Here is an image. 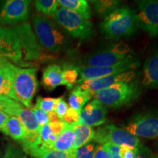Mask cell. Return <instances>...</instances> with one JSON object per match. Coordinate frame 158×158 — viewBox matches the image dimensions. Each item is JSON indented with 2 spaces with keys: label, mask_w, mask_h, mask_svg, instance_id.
Returning <instances> with one entry per match:
<instances>
[{
  "label": "cell",
  "mask_w": 158,
  "mask_h": 158,
  "mask_svg": "<svg viewBox=\"0 0 158 158\" xmlns=\"http://www.w3.org/2000/svg\"><path fill=\"white\" fill-rule=\"evenodd\" d=\"M64 85L68 89H72L75 85H77L78 80L79 70L74 66H67L62 70Z\"/></svg>",
  "instance_id": "cell-26"
},
{
  "label": "cell",
  "mask_w": 158,
  "mask_h": 158,
  "mask_svg": "<svg viewBox=\"0 0 158 158\" xmlns=\"http://www.w3.org/2000/svg\"><path fill=\"white\" fill-rule=\"evenodd\" d=\"M123 129L138 138H158V112L149 111L134 116Z\"/></svg>",
  "instance_id": "cell-10"
},
{
  "label": "cell",
  "mask_w": 158,
  "mask_h": 158,
  "mask_svg": "<svg viewBox=\"0 0 158 158\" xmlns=\"http://www.w3.org/2000/svg\"><path fill=\"white\" fill-rule=\"evenodd\" d=\"M59 3L57 0H37L35 1V7L40 13L44 15H54L58 10Z\"/></svg>",
  "instance_id": "cell-27"
},
{
  "label": "cell",
  "mask_w": 158,
  "mask_h": 158,
  "mask_svg": "<svg viewBox=\"0 0 158 158\" xmlns=\"http://www.w3.org/2000/svg\"><path fill=\"white\" fill-rule=\"evenodd\" d=\"M136 3L138 27L150 36H158V0H140Z\"/></svg>",
  "instance_id": "cell-11"
},
{
  "label": "cell",
  "mask_w": 158,
  "mask_h": 158,
  "mask_svg": "<svg viewBox=\"0 0 158 158\" xmlns=\"http://www.w3.org/2000/svg\"><path fill=\"white\" fill-rule=\"evenodd\" d=\"M42 56V48L29 23L0 27V58L19 67L29 66Z\"/></svg>",
  "instance_id": "cell-1"
},
{
  "label": "cell",
  "mask_w": 158,
  "mask_h": 158,
  "mask_svg": "<svg viewBox=\"0 0 158 158\" xmlns=\"http://www.w3.org/2000/svg\"><path fill=\"white\" fill-rule=\"evenodd\" d=\"M93 158H108L107 150L106 149L104 145H100V144L97 145Z\"/></svg>",
  "instance_id": "cell-36"
},
{
  "label": "cell",
  "mask_w": 158,
  "mask_h": 158,
  "mask_svg": "<svg viewBox=\"0 0 158 158\" xmlns=\"http://www.w3.org/2000/svg\"><path fill=\"white\" fill-rule=\"evenodd\" d=\"M107 150L108 158H122L120 155V147L111 143L103 144Z\"/></svg>",
  "instance_id": "cell-35"
},
{
  "label": "cell",
  "mask_w": 158,
  "mask_h": 158,
  "mask_svg": "<svg viewBox=\"0 0 158 158\" xmlns=\"http://www.w3.org/2000/svg\"><path fill=\"white\" fill-rule=\"evenodd\" d=\"M140 66V62L132 54L113 65L107 67H82L79 68V76L77 84L85 81L103 78L129 70H135Z\"/></svg>",
  "instance_id": "cell-8"
},
{
  "label": "cell",
  "mask_w": 158,
  "mask_h": 158,
  "mask_svg": "<svg viewBox=\"0 0 158 158\" xmlns=\"http://www.w3.org/2000/svg\"><path fill=\"white\" fill-rule=\"evenodd\" d=\"M93 141L100 145L111 143L119 147L132 149H137L142 144L139 138L123 128L117 127L114 124H107L98 127L94 131Z\"/></svg>",
  "instance_id": "cell-7"
},
{
  "label": "cell",
  "mask_w": 158,
  "mask_h": 158,
  "mask_svg": "<svg viewBox=\"0 0 158 158\" xmlns=\"http://www.w3.org/2000/svg\"><path fill=\"white\" fill-rule=\"evenodd\" d=\"M136 149L129 147H120V155L122 158H134Z\"/></svg>",
  "instance_id": "cell-37"
},
{
  "label": "cell",
  "mask_w": 158,
  "mask_h": 158,
  "mask_svg": "<svg viewBox=\"0 0 158 158\" xmlns=\"http://www.w3.org/2000/svg\"><path fill=\"white\" fill-rule=\"evenodd\" d=\"M0 158H2V152H1V149H0Z\"/></svg>",
  "instance_id": "cell-41"
},
{
  "label": "cell",
  "mask_w": 158,
  "mask_h": 158,
  "mask_svg": "<svg viewBox=\"0 0 158 158\" xmlns=\"http://www.w3.org/2000/svg\"><path fill=\"white\" fill-rule=\"evenodd\" d=\"M10 71L13 92L17 100L27 108H31V101L38 89L37 69L23 68L11 63Z\"/></svg>",
  "instance_id": "cell-4"
},
{
  "label": "cell",
  "mask_w": 158,
  "mask_h": 158,
  "mask_svg": "<svg viewBox=\"0 0 158 158\" xmlns=\"http://www.w3.org/2000/svg\"><path fill=\"white\" fill-rule=\"evenodd\" d=\"M96 144L89 143L76 149V158H93Z\"/></svg>",
  "instance_id": "cell-29"
},
{
  "label": "cell",
  "mask_w": 158,
  "mask_h": 158,
  "mask_svg": "<svg viewBox=\"0 0 158 158\" xmlns=\"http://www.w3.org/2000/svg\"><path fill=\"white\" fill-rule=\"evenodd\" d=\"M11 62H7L0 68V97L8 98L18 101L13 92L10 66ZM19 102V101H18Z\"/></svg>",
  "instance_id": "cell-18"
},
{
  "label": "cell",
  "mask_w": 158,
  "mask_h": 158,
  "mask_svg": "<svg viewBox=\"0 0 158 158\" xmlns=\"http://www.w3.org/2000/svg\"><path fill=\"white\" fill-rule=\"evenodd\" d=\"M2 158H27V155L17 147L9 144L6 148Z\"/></svg>",
  "instance_id": "cell-31"
},
{
  "label": "cell",
  "mask_w": 158,
  "mask_h": 158,
  "mask_svg": "<svg viewBox=\"0 0 158 158\" xmlns=\"http://www.w3.org/2000/svg\"><path fill=\"white\" fill-rule=\"evenodd\" d=\"M58 98H42L39 96L37 98L36 104L35 107L46 112L54 111L56 108Z\"/></svg>",
  "instance_id": "cell-28"
},
{
  "label": "cell",
  "mask_w": 158,
  "mask_h": 158,
  "mask_svg": "<svg viewBox=\"0 0 158 158\" xmlns=\"http://www.w3.org/2000/svg\"><path fill=\"white\" fill-rule=\"evenodd\" d=\"M156 150H157V156H158V140H157V141L156 142Z\"/></svg>",
  "instance_id": "cell-40"
},
{
  "label": "cell",
  "mask_w": 158,
  "mask_h": 158,
  "mask_svg": "<svg viewBox=\"0 0 158 158\" xmlns=\"http://www.w3.org/2000/svg\"><path fill=\"white\" fill-rule=\"evenodd\" d=\"M59 5L76 13L86 20L92 17V10L86 0H57Z\"/></svg>",
  "instance_id": "cell-20"
},
{
  "label": "cell",
  "mask_w": 158,
  "mask_h": 158,
  "mask_svg": "<svg viewBox=\"0 0 158 158\" xmlns=\"http://www.w3.org/2000/svg\"><path fill=\"white\" fill-rule=\"evenodd\" d=\"M89 2L93 5L97 14L100 16H106L114 10L118 8L121 2L118 0H95L90 1Z\"/></svg>",
  "instance_id": "cell-24"
},
{
  "label": "cell",
  "mask_w": 158,
  "mask_h": 158,
  "mask_svg": "<svg viewBox=\"0 0 158 158\" xmlns=\"http://www.w3.org/2000/svg\"><path fill=\"white\" fill-rule=\"evenodd\" d=\"M55 22L74 38L89 41L94 35L93 23L70 10L60 7L54 15Z\"/></svg>",
  "instance_id": "cell-6"
},
{
  "label": "cell",
  "mask_w": 158,
  "mask_h": 158,
  "mask_svg": "<svg viewBox=\"0 0 158 158\" xmlns=\"http://www.w3.org/2000/svg\"><path fill=\"white\" fill-rule=\"evenodd\" d=\"M31 111L33 112L34 115L36 118L37 122H38L39 125L40 127L50 123V118H49V114L48 112L44 111V110L39 109V108L34 107L31 108Z\"/></svg>",
  "instance_id": "cell-30"
},
{
  "label": "cell",
  "mask_w": 158,
  "mask_h": 158,
  "mask_svg": "<svg viewBox=\"0 0 158 158\" xmlns=\"http://www.w3.org/2000/svg\"><path fill=\"white\" fill-rule=\"evenodd\" d=\"M92 98V94L83 90L79 85H76L69 95L68 104L70 108L80 112Z\"/></svg>",
  "instance_id": "cell-19"
},
{
  "label": "cell",
  "mask_w": 158,
  "mask_h": 158,
  "mask_svg": "<svg viewBox=\"0 0 158 158\" xmlns=\"http://www.w3.org/2000/svg\"><path fill=\"white\" fill-rule=\"evenodd\" d=\"M106 107L97 100L88 102L80 111L78 124L89 127L101 126L106 122Z\"/></svg>",
  "instance_id": "cell-14"
},
{
  "label": "cell",
  "mask_w": 158,
  "mask_h": 158,
  "mask_svg": "<svg viewBox=\"0 0 158 158\" xmlns=\"http://www.w3.org/2000/svg\"><path fill=\"white\" fill-rule=\"evenodd\" d=\"M9 115H7V114L4 113V112L0 110V131H2L3 127L5 126L6 122H7V120L9 119Z\"/></svg>",
  "instance_id": "cell-38"
},
{
  "label": "cell",
  "mask_w": 158,
  "mask_h": 158,
  "mask_svg": "<svg viewBox=\"0 0 158 158\" xmlns=\"http://www.w3.org/2000/svg\"><path fill=\"white\" fill-rule=\"evenodd\" d=\"M135 71L129 70L121 73L103 77V78L85 81L81 83L80 84L77 85H79L83 90L86 91V92H88V93H89L93 96L96 92L110 87V86H113V85L122 82L133 81H135Z\"/></svg>",
  "instance_id": "cell-13"
},
{
  "label": "cell",
  "mask_w": 158,
  "mask_h": 158,
  "mask_svg": "<svg viewBox=\"0 0 158 158\" xmlns=\"http://www.w3.org/2000/svg\"><path fill=\"white\" fill-rule=\"evenodd\" d=\"M68 104L65 102L63 98H58L56 108H55L54 112L58 116L59 118L62 121V118L66 114L67 110L68 109Z\"/></svg>",
  "instance_id": "cell-34"
},
{
  "label": "cell",
  "mask_w": 158,
  "mask_h": 158,
  "mask_svg": "<svg viewBox=\"0 0 158 158\" xmlns=\"http://www.w3.org/2000/svg\"><path fill=\"white\" fill-rule=\"evenodd\" d=\"M130 54H132V50L129 45L118 43L90 54L85 59L84 64L86 67L110 66Z\"/></svg>",
  "instance_id": "cell-9"
},
{
  "label": "cell",
  "mask_w": 158,
  "mask_h": 158,
  "mask_svg": "<svg viewBox=\"0 0 158 158\" xmlns=\"http://www.w3.org/2000/svg\"><path fill=\"white\" fill-rule=\"evenodd\" d=\"M32 23L39 43L47 51L60 53L70 48L71 42L68 35L48 16L40 14L35 15Z\"/></svg>",
  "instance_id": "cell-3"
},
{
  "label": "cell",
  "mask_w": 158,
  "mask_h": 158,
  "mask_svg": "<svg viewBox=\"0 0 158 158\" xmlns=\"http://www.w3.org/2000/svg\"><path fill=\"white\" fill-rule=\"evenodd\" d=\"M2 132L5 135L10 136L13 140L22 143L25 138V131L23 127L16 116H10Z\"/></svg>",
  "instance_id": "cell-22"
},
{
  "label": "cell",
  "mask_w": 158,
  "mask_h": 158,
  "mask_svg": "<svg viewBox=\"0 0 158 158\" xmlns=\"http://www.w3.org/2000/svg\"><path fill=\"white\" fill-rule=\"evenodd\" d=\"M134 158H158V156L154 154L149 148L141 144L136 149Z\"/></svg>",
  "instance_id": "cell-33"
},
{
  "label": "cell",
  "mask_w": 158,
  "mask_h": 158,
  "mask_svg": "<svg viewBox=\"0 0 158 158\" xmlns=\"http://www.w3.org/2000/svg\"><path fill=\"white\" fill-rule=\"evenodd\" d=\"M7 62H8V61L5 60V59H4L0 58V68H1V67L4 64H5V63H6Z\"/></svg>",
  "instance_id": "cell-39"
},
{
  "label": "cell",
  "mask_w": 158,
  "mask_h": 158,
  "mask_svg": "<svg viewBox=\"0 0 158 158\" xmlns=\"http://www.w3.org/2000/svg\"><path fill=\"white\" fill-rule=\"evenodd\" d=\"M79 118H80V112L69 107L62 118V121L68 124H73L78 123Z\"/></svg>",
  "instance_id": "cell-32"
},
{
  "label": "cell",
  "mask_w": 158,
  "mask_h": 158,
  "mask_svg": "<svg viewBox=\"0 0 158 158\" xmlns=\"http://www.w3.org/2000/svg\"><path fill=\"white\" fill-rule=\"evenodd\" d=\"M28 0H7L0 9V24L13 25L29 19Z\"/></svg>",
  "instance_id": "cell-12"
},
{
  "label": "cell",
  "mask_w": 158,
  "mask_h": 158,
  "mask_svg": "<svg viewBox=\"0 0 158 158\" xmlns=\"http://www.w3.org/2000/svg\"><path fill=\"white\" fill-rule=\"evenodd\" d=\"M42 85L49 92L64 85L62 68L57 64H51L46 67L43 72Z\"/></svg>",
  "instance_id": "cell-16"
},
{
  "label": "cell",
  "mask_w": 158,
  "mask_h": 158,
  "mask_svg": "<svg viewBox=\"0 0 158 158\" xmlns=\"http://www.w3.org/2000/svg\"><path fill=\"white\" fill-rule=\"evenodd\" d=\"M137 12L126 6L118 8L106 15L100 23L102 35L108 40H118L130 36L138 29Z\"/></svg>",
  "instance_id": "cell-2"
},
{
  "label": "cell",
  "mask_w": 158,
  "mask_h": 158,
  "mask_svg": "<svg viewBox=\"0 0 158 158\" xmlns=\"http://www.w3.org/2000/svg\"><path fill=\"white\" fill-rule=\"evenodd\" d=\"M141 89L136 80L122 82L96 92L93 95L104 106L118 108L130 104L141 94Z\"/></svg>",
  "instance_id": "cell-5"
},
{
  "label": "cell",
  "mask_w": 158,
  "mask_h": 158,
  "mask_svg": "<svg viewBox=\"0 0 158 158\" xmlns=\"http://www.w3.org/2000/svg\"><path fill=\"white\" fill-rule=\"evenodd\" d=\"M70 125L75 134V142L73 150L78 149L93 141L94 130L92 127L78 123L73 124Z\"/></svg>",
  "instance_id": "cell-17"
},
{
  "label": "cell",
  "mask_w": 158,
  "mask_h": 158,
  "mask_svg": "<svg viewBox=\"0 0 158 158\" xmlns=\"http://www.w3.org/2000/svg\"><path fill=\"white\" fill-rule=\"evenodd\" d=\"M23 107L21 102L13 99L0 97V110L11 116H17L19 110Z\"/></svg>",
  "instance_id": "cell-25"
},
{
  "label": "cell",
  "mask_w": 158,
  "mask_h": 158,
  "mask_svg": "<svg viewBox=\"0 0 158 158\" xmlns=\"http://www.w3.org/2000/svg\"><path fill=\"white\" fill-rule=\"evenodd\" d=\"M75 142V134L70 124H66L64 129L58 136L51 149L68 152L73 150Z\"/></svg>",
  "instance_id": "cell-21"
},
{
  "label": "cell",
  "mask_w": 158,
  "mask_h": 158,
  "mask_svg": "<svg viewBox=\"0 0 158 158\" xmlns=\"http://www.w3.org/2000/svg\"><path fill=\"white\" fill-rule=\"evenodd\" d=\"M29 155L35 158H76V150L62 152L37 147L29 152Z\"/></svg>",
  "instance_id": "cell-23"
},
{
  "label": "cell",
  "mask_w": 158,
  "mask_h": 158,
  "mask_svg": "<svg viewBox=\"0 0 158 158\" xmlns=\"http://www.w3.org/2000/svg\"><path fill=\"white\" fill-rule=\"evenodd\" d=\"M142 84L147 89H158V48L154 51L144 62Z\"/></svg>",
  "instance_id": "cell-15"
}]
</instances>
